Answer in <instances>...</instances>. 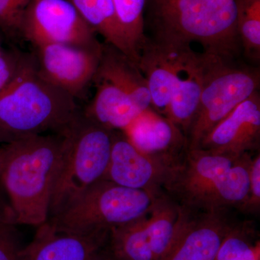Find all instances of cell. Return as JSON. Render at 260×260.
<instances>
[{"label":"cell","instance_id":"cell-24","mask_svg":"<svg viewBox=\"0 0 260 260\" xmlns=\"http://www.w3.org/2000/svg\"><path fill=\"white\" fill-rule=\"evenodd\" d=\"M237 28L242 50L251 61L260 59V0H235Z\"/></svg>","mask_w":260,"mask_h":260},{"label":"cell","instance_id":"cell-12","mask_svg":"<svg viewBox=\"0 0 260 260\" xmlns=\"http://www.w3.org/2000/svg\"><path fill=\"white\" fill-rule=\"evenodd\" d=\"M174 167L141 153L122 131H114L110 159L103 179L124 187L161 193Z\"/></svg>","mask_w":260,"mask_h":260},{"label":"cell","instance_id":"cell-30","mask_svg":"<svg viewBox=\"0 0 260 260\" xmlns=\"http://www.w3.org/2000/svg\"><path fill=\"white\" fill-rule=\"evenodd\" d=\"M8 145H3L0 146V174H1L2 170H3V167H4L5 160H6L7 156H8Z\"/></svg>","mask_w":260,"mask_h":260},{"label":"cell","instance_id":"cell-9","mask_svg":"<svg viewBox=\"0 0 260 260\" xmlns=\"http://www.w3.org/2000/svg\"><path fill=\"white\" fill-rule=\"evenodd\" d=\"M199 54L191 48V44L147 37L137 64L148 83L150 107L158 114L166 116L181 77Z\"/></svg>","mask_w":260,"mask_h":260},{"label":"cell","instance_id":"cell-14","mask_svg":"<svg viewBox=\"0 0 260 260\" xmlns=\"http://www.w3.org/2000/svg\"><path fill=\"white\" fill-rule=\"evenodd\" d=\"M109 232H63L47 220L38 226L32 242L23 247L20 260H92L107 246Z\"/></svg>","mask_w":260,"mask_h":260},{"label":"cell","instance_id":"cell-32","mask_svg":"<svg viewBox=\"0 0 260 260\" xmlns=\"http://www.w3.org/2000/svg\"><path fill=\"white\" fill-rule=\"evenodd\" d=\"M2 48H3V47H2L1 42H0V49H1Z\"/></svg>","mask_w":260,"mask_h":260},{"label":"cell","instance_id":"cell-19","mask_svg":"<svg viewBox=\"0 0 260 260\" xmlns=\"http://www.w3.org/2000/svg\"><path fill=\"white\" fill-rule=\"evenodd\" d=\"M106 43L124 53L131 60L133 54L116 18L112 0H67Z\"/></svg>","mask_w":260,"mask_h":260},{"label":"cell","instance_id":"cell-10","mask_svg":"<svg viewBox=\"0 0 260 260\" xmlns=\"http://www.w3.org/2000/svg\"><path fill=\"white\" fill-rule=\"evenodd\" d=\"M180 222L160 260H215L234 220L229 209L198 211L181 206Z\"/></svg>","mask_w":260,"mask_h":260},{"label":"cell","instance_id":"cell-17","mask_svg":"<svg viewBox=\"0 0 260 260\" xmlns=\"http://www.w3.org/2000/svg\"><path fill=\"white\" fill-rule=\"evenodd\" d=\"M95 76L107 78L121 85L142 112L151 106L148 83L138 65L124 53L107 43L103 44Z\"/></svg>","mask_w":260,"mask_h":260},{"label":"cell","instance_id":"cell-28","mask_svg":"<svg viewBox=\"0 0 260 260\" xmlns=\"http://www.w3.org/2000/svg\"><path fill=\"white\" fill-rule=\"evenodd\" d=\"M23 14L15 0H0V27L8 37L20 36Z\"/></svg>","mask_w":260,"mask_h":260},{"label":"cell","instance_id":"cell-29","mask_svg":"<svg viewBox=\"0 0 260 260\" xmlns=\"http://www.w3.org/2000/svg\"><path fill=\"white\" fill-rule=\"evenodd\" d=\"M8 222L14 223L13 215L9 204L7 205L0 197V225Z\"/></svg>","mask_w":260,"mask_h":260},{"label":"cell","instance_id":"cell-26","mask_svg":"<svg viewBox=\"0 0 260 260\" xmlns=\"http://www.w3.org/2000/svg\"><path fill=\"white\" fill-rule=\"evenodd\" d=\"M23 246L16 225L10 222L0 225V260H20Z\"/></svg>","mask_w":260,"mask_h":260},{"label":"cell","instance_id":"cell-27","mask_svg":"<svg viewBox=\"0 0 260 260\" xmlns=\"http://www.w3.org/2000/svg\"><path fill=\"white\" fill-rule=\"evenodd\" d=\"M260 210V154L256 153L251 159L249 169V192L246 203L240 211L244 213L256 214Z\"/></svg>","mask_w":260,"mask_h":260},{"label":"cell","instance_id":"cell-11","mask_svg":"<svg viewBox=\"0 0 260 260\" xmlns=\"http://www.w3.org/2000/svg\"><path fill=\"white\" fill-rule=\"evenodd\" d=\"M36 51L39 75L76 99L83 96L93 82L102 49L93 51L67 44H51L36 47Z\"/></svg>","mask_w":260,"mask_h":260},{"label":"cell","instance_id":"cell-23","mask_svg":"<svg viewBox=\"0 0 260 260\" xmlns=\"http://www.w3.org/2000/svg\"><path fill=\"white\" fill-rule=\"evenodd\" d=\"M215 260H260L259 237L251 222H234Z\"/></svg>","mask_w":260,"mask_h":260},{"label":"cell","instance_id":"cell-18","mask_svg":"<svg viewBox=\"0 0 260 260\" xmlns=\"http://www.w3.org/2000/svg\"><path fill=\"white\" fill-rule=\"evenodd\" d=\"M208 54L204 51L200 52L196 60L184 72L166 114V117L182 130L186 138L199 109Z\"/></svg>","mask_w":260,"mask_h":260},{"label":"cell","instance_id":"cell-13","mask_svg":"<svg viewBox=\"0 0 260 260\" xmlns=\"http://www.w3.org/2000/svg\"><path fill=\"white\" fill-rule=\"evenodd\" d=\"M259 91L241 103L210 130L199 148L220 153H251L259 150Z\"/></svg>","mask_w":260,"mask_h":260},{"label":"cell","instance_id":"cell-21","mask_svg":"<svg viewBox=\"0 0 260 260\" xmlns=\"http://www.w3.org/2000/svg\"><path fill=\"white\" fill-rule=\"evenodd\" d=\"M147 215L111 229L107 249L114 260H155L146 230Z\"/></svg>","mask_w":260,"mask_h":260},{"label":"cell","instance_id":"cell-2","mask_svg":"<svg viewBox=\"0 0 260 260\" xmlns=\"http://www.w3.org/2000/svg\"><path fill=\"white\" fill-rule=\"evenodd\" d=\"M64 144L63 132L6 144L0 181L15 225L38 227L47 221Z\"/></svg>","mask_w":260,"mask_h":260},{"label":"cell","instance_id":"cell-4","mask_svg":"<svg viewBox=\"0 0 260 260\" xmlns=\"http://www.w3.org/2000/svg\"><path fill=\"white\" fill-rule=\"evenodd\" d=\"M154 39L199 44L205 52L239 57L235 0H146Z\"/></svg>","mask_w":260,"mask_h":260},{"label":"cell","instance_id":"cell-6","mask_svg":"<svg viewBox=\"0 0 260 260\" xmlns=\"http://www.w3.org/2000/svg\"><path fill=\"white\" fill-rule=\"evenodd\" d=\"M164 193L131 189L101 179L48 220L63 232H109L148 215Z\"/></svg>","mask_w":260,"mask_h":260},{"label":"cell","instance_id":"cell-22","mask_svg":"<svg viewBox=\"0 0 260 260\" xmlns=\"http://www.w3.org/2000/svg\"><path fill=\"white\" fill-rule=\"evenodd\" d=\"M118 23L138 64L140 50L146 42L144 13L146 0H112Z\"/></svg>","mask_w":260,"mask_h":260},{"label":"cell","instance_id":"cell-25","mask_svg":"<svg viewBox=\"0 0 260 260\" xmlns=\"http://www.w3.org/2000/svg\"><path fill=\"white\" fill-rule=\"evenodd\" d=\"M30 56L18 49H0V95L21 73Z\"/></svg>","mask_w":260,"mask_h":260},{"label":"cell","instance_id":"cell-15","mask_svg":"<svg viewBox=\"0 0 260 260\" xmlns=\"http://www.w3.org/2000/svg\"><path fill=\"white\" fill-rule=\"evenodd\" d=\"M122 132L141 153L170 165H175L187 149V138L182 130L151 107Z\"/></svg>","mask_w":260,"mask_h":260},{"label":"cell","instance_id":"cell-3","mask_svg":"<svg viewBox=\"0 0 260 260\" xmlns=\"http://www.w3.org/2000/svg\"><path fill=\"white\" fill-rule=\"evenodd\" d=\"M74 97L44 79L35 54L0 95V143L60 133L80 114Z\"/></svg>","mask_w":260,"mask_h":260},{"label":"cell","instance_id":"cell-1","mask_svg":"<svg viewBox=\"0 0 260 260\" xmlns=\"http://www.w3.org/2000/svg\"><path fill=\"white\" fill-rule=\"evenodd\" d=\"M251 153L186 149L162 190L178 204L198 211L241 210L249 192Z\"/></svg>","mask_w":260,"mask_h":260},{"label":"cell","instance_id":"cell-5","mask_svg":"<svg viewBox=\"0 0 260 260\" xmlns=\"http://www.w3.org/2000/svg\"><path fill=\"white\" fill-rule=\"evenodd\" d=\"M113 132L89 120L82 112L63 131L64 149L49 218L104 177L110 159Z\"/></svg>","mask_w":260,"mask_h":260},{"label":"cell","instance_id":"cell-31","mask_svg":"<svg viewBox=\"0 0 260 260\" xmlns=\"http://www.w3.org/2000/svg\"><path fill=\"white\" fill-rule=\"evenodd\" d=\"M92 260H114L107 249V246L102 249Z\"/></svg>","mask_w":260,"mask_h":260},{"label":"cell","instance_id":"cell-8","mask_svg":"<svg viewBox=\"0 0 260 260\" xmlns=\"http://www.w3.org/2000/svg\"><path fill=\"white\" fill-rule=\"evenodd\" d=\"M20 36L38 47L61 44L101 51L93 30L67 0H31L24 10Z\"/></svg>","mask_w":260,"mask_h":260},{"label":"cell","instance_id":"cell-7","mask_svg":"<svg viewBox=\"0 0 260 260\" xmlns=\"http://www.w3.org/2000/svg\"><path fill=\"white\" fill-rule=\"evenodd\" d=\"M237 59L208 53L199 109L187 135L188 149L199 148L214 126L259 91V68Z\"/></svg>","mask_w":260,"mask_h":260},{"label":"cell","instance_id":"cell-16","mask_svg":"<svg viewBox=\"0 0 260 260\" xmlns=\"http://www.w3.org/2000/svg\"><path fill=\"white\" fill-rule=\"evenodd\" d=\"M93 82L96 92L82 112L89 120L112 131H124L143 112L119 84L100 77Z\"/></svg>","mask_w":260,"mask_h":260},{"label":"cell","instance_id":"cell-20","mask_svg":"<svg viewBox=\"0 0 260 260\" xmlns=\"http://www.w3.org/2000/svg\"><path fill=\"white\" fill-rule=\"evenodd\" d=\"M181 208L165 192L146 217V230L155 260H160L170 248L180 222Z\"/></svg>","mask_w":260,"mask_h":260}]
</instances>
